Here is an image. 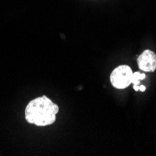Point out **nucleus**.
<instances>
[{
    "instance_id": "1",
    "label": "nucleus",
    "mask_w": 156,
    "mask_h": 156,
    "mask_svg": "<svg viewBox=\"0 0 156 156\" xmlns=\"http://www.w3.org/2000/svg\"><path fill=\"white\" fill-rule=\"evenodd\" d=\"M59 106L46 95L31 100L25 108V120L37 126H48L56 120Z\"/></svg>"
},
{
    "instance_id": "2",
    "label": "nucleus",
    "mask_w": 156,
    "mask_h": 156,
    "mask_svg": "<svg viewBox=\"0 0 156 156\" xmlns=\"http://www.w3.org/2000/svg\"><path fill=\"white\" fill-rule=\"evenodd\" d=\"M133 71L130 66L122 65L117 66L110 74V82L116 89H125L131 84Z\"/></svg>"
},
{
    "instance_id": "3",
    "label": "nucleus",
    "mask_w": 156,
    "mask_h": 156,
    "mask_svg": "<svg viewBox=\"0 0 156 156\" xmlns=\"http://www.w3.org/2000/svg\"><path fill=\"white\" fill-rule=\"evenodd\" d=\"M138 68L143 72H154L156 70V53L151 50H145L137 57Z\"/></svg>"
},
{
    "instance_id": "4",
    "label": "nucleus",
    "mask_w": 156,
    "mask_h": 156,
    "mask_svg": "<svg viewBox=\"0 0 156 156\" xmlns=\"http://www.w3.org/2000/svg\"><path fill=\"white\" fill-rule=\"evenodd\" d=\"M146 78L145 73H141V72H133V76H132V80L131 83H133L134 85V90L136 92L137 91H141V92H144L146 90V87L144 85H141L140 82L141 80H143Z\"/></svg>"
}]
</instances>
